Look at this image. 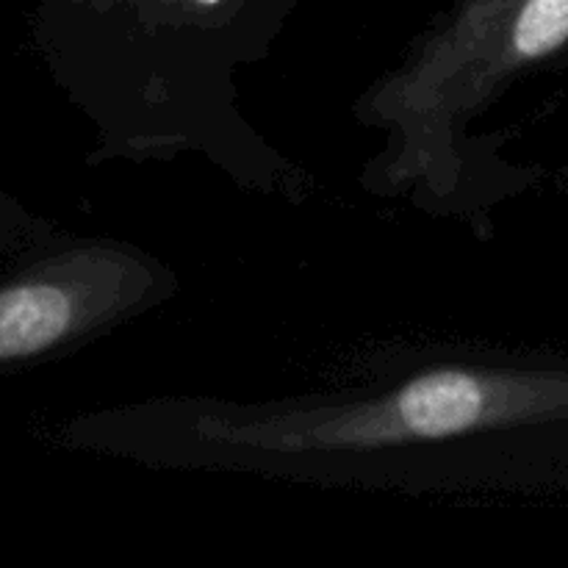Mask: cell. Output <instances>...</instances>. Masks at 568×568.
<instances>
[{
  "mask_svg": "<svg viewBox=\"0 0 568 568\" xmlns=\"http://www.w3.org/2000/svg\"><path fill=\"white\" fill-rule=\"evenodd\" d=\"M75 436L148 469L403 497H560L568 353L433 347L322 392L139 399L87 416Z\"/></svg>",
  "mask_w": 568,
  "mask_h": 568,
  "instance_id": "1",
  "label": "cell"
},
{
  "mask_svg": "<svg viewBox=\"0 0 568 568\" xmlns=\"http://www.w3.org/2000/svg\"><path fill=\"white\" fill-rule=\"evenodd\" d=\"M568 53V0H464L355 103L383 133L364 170L375 194L464 216L466 128L527 72Z\"/></svg>",
  "mask_w": 568,
  "mask_h": 568,
  "instance_id": "2",
  "label": "cell"
},
{
  "mask_svg": "<svg viewBox=\"0 0 568 568\" xmlns=\"http://www.w3.org/2000/svg\"><path fill=\"white\" fill-rule=\"evenodd\" d=\"M555 183H558L560 192L568 194V161H566V164L560 166V170H558V178H555Z\"/></svg>",
  "mask_w": 568,
  "mask_h": 568,
  "instance_id": "3",
  "label": "cell"
},
{
  "mask_svg": "<svg viewBox=\"0 0 568 568\" xmlns=\"http://www.w3.org/2000/svg\"><path fill=\"white\" fill-rule=\"evenodd\" d=\"M200 3H205V6H211V3H216V0H200Z\"/></svg>",
  "mask_w": 568,
  "mask_h": 568,
  "instance_id": "4",
  "label": "cell"
}]
</instances>
